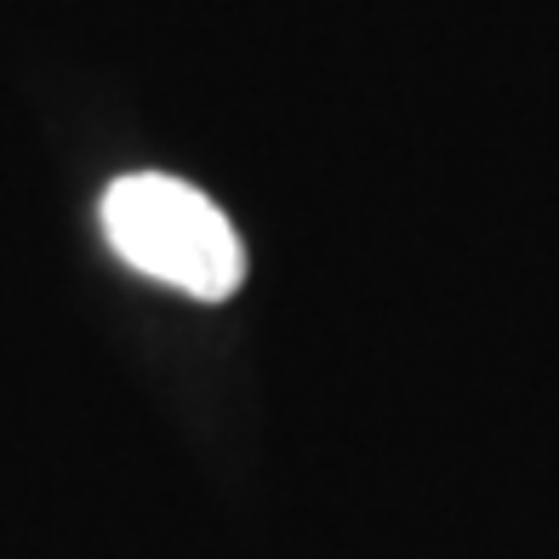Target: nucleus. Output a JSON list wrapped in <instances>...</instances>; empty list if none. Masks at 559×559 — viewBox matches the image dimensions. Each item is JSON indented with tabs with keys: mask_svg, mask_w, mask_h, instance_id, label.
Here are the masks:
<instances>
[{
	"mask_svg": "<svg viewBox=\"0 0 559 559\" xmlns=\"http://www.w3.org/2000/svg\"><path fill=\"white\" fill-rule=\"evenodd\" d=\"M104 240L126 269L200 302L235 297L246 280V251L223 206L166 171H132L104 189Z\"/></svg>",
	"mask_w": 559,
	"mask_h": 559,
	"instance_id": "nucleus-1",
	"label": "nucleus"
}]
</instances>
